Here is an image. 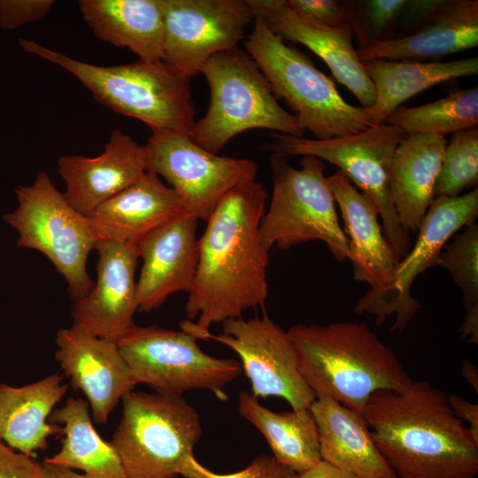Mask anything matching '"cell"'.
Here are the masks:
<instances>
[{
    "label": "cell",
    "mask_w": 478,
    "mask_h": 478,
    "mask_svg": "<svg viewBox=\"0 0 478 478\" xmlns=\"http://www.w3.org/2000/svg\"><path fill=\"white\" fill-rule=\"evenodd\" d=\"M447 141L428 134L407 135L397 147L390 165L389 192L401 227L418 232L434 200Z\"/></svg>",
    "instance_id": "d4e9b609"
},
{
    "label": "cell",
    "mask_w": 478,
    "mask_h": 478,
    "mask_svg": "<svg viewBox=\"0 0 478 478\" xmlns=\"http://www.w3.org/2000/svg\"><path fill=\"white\" fill-rule=\"evenodd\" d=\"M149 154L130 135L114 129L104 151L94 158L69 155L58 160L64 196L86 217L148 170Z\"/></svg>",
    "instance_id": "ffe728a7"
},
{
    "label": "cell",
    "mask_w": 478,
    "mask_h": 478,
    "mask_svg": "<svg viewBox=\"0 0 478 478\" xmlns=\"http://www.w3.org/2000/svg\"><path fill=\"white\" fill-rule=\"evenodd\" d=\"M113 433L127 478H177L202 436L196 409L182 395L131 391Z\"/></svg>",
    "instance_id": "52a82bcc"
},
{
    "label": "cell",
    "mask_w": 478,
    "mask_h": 478,
    "mask_svg": "<svg viewBox=\"0 0 478 478\" xmlns=\"http://www.w3.org/2000/svg\"><path fill=\"white\" fill-rule=\"evenodd\" d=\"M53 0H0V28L14 30L44 19Z\"/></svg>",
    "instance_id": "e575fe53"
},
{
    "label": "cell",
    "mask_w": 478,
    "mask_h": 478,
    "mask_svg": "<svg viewBox=\"0 0 478 478\" xmlns=\"http://www.w3.org/2000/svg\"><path fill=\"white\" fill-rule=\"evenodd\" d=\"M162 62L191 79L212 56L238 48L256 16L247 0H162Z\"/></svg>",
    "instance_id": "5bb4252c"
},
{
    "label": "cell",
    "mask_w": 478,
    "mask_h": 478,
    "mask_svg": "<svg viewBox=\"0 0 478 478\" xmlns=\"http://www.w3.org/2000/svg\"><path fill=\"white\" fill-rule=\"evenodd\" d=\"M407 135L445 136L478 125L477 87L458 90L449 96L416 107L396 109L386 120Z\"/></svg>",
    "instance_id": "4dcf8cb0"
},
{
    "label": "cell",
    "mask_w": 478,
    "mask_h": 478,
    "mask_svg": "<svg viewBox=\"0 0 478 478\" xmlns=\"http://www.w3.org/2000/svg\"><path fill=\"white\" fill-rule=\"evenodd\" d=\"M117 345L135 382L158 393L205 389L225 400L224 389L243 372L239 361L208 355L197 338L182 329L135 325Z\"/></svg>",
    "instance_id": "8fae6325"
},
{
    "label": "cell",
    "mask_w": 478,
    "mask_h": 478,
    "mask_svg": "<svg viewBox=\"0 0 478 478\" xmlns=\"http://www.w3.org/2000/svg\"><path fill=\"white\" fill-rule=\"evenodd\" d=\"M461 375L474 389L475 394H478V369L477 367L467 359H464L461 362Z\"/></svg>",
    "instance_id": "7bdbcfd3"
},
{
    "label": "cell",
    "mask_w": 478,
    "mask_h": 478,
    "mask_svg": "<svg viewBox=\"0 0 478 478\" xmlns=\"http://www.w3.org/2000/svg\"><path fill=\"white\" fill-rule=\"evenodd\" d=\"M0 478H42V466L32 456L16 452L0 440Z\"/></svg>",
    "instance_id": "8d00e7d4"
},
{
    "label": "cell",
    "mask_w": 478,
    "mask_h": 478,
    "mask_svg": "<svg viewBox=\"0 0 478 478\" xmlns=\"http://www.w3.org/2000/svg\"><path fill=\"white\" fill-rule=\"evenodd\" d=\"M95 250L98 252L96 281L87 295L74 301L73 325L117 343L135 325L137 246L98 239Z\"/></svg>",
    "instance_id": "2e32d148"
},
{
    "label": "cell",
    "mask_w": 478,
    "mask_h": 478,
    "mask_svg": "<svg viewBox=\"0 0 478 478\" xmlns=\"http://www.w3.org/2000/svg\"><path fill=\"white\" fill-rule=\"evenodd\" d=\"M198 220L186 212L143 236L137 243L143 266L137 281L138 311L159 307L173 293L189 292L198 263Z\"/></svg>",
    "instance_id": "ac0fdd59"
},
{
    "label": "cell",
    "mask_w": 478,
    "mask_h": 478,
    "mask_svg": "<svg viewBox=\"0 0 478 478\" xmlns=\"http://www.w3.org/2000/svg\"><path fill=\"white\" fill-rule=\"evenodd\" d=\"M297 478H355L321 460L313 467L297 474Z\"/></svg>",
    "instance_id": "60d3db41"
},
{
    "label": "cell",
    "mask_w": 478,
    "mask_h": 478,
    "mask_svg": "<svg viewBox=\"0 0 478 478\" xmlns=\"http://www.w3.org/2000/svg\"><path fill=\"white\" fill-rule=\"evenodd\" d=\"M445 0H411L403 10L405 19L411 24H424L443 5Z\"/></svg>",
    "instance_id": "f35d334b"
},
{
    "label": "cell",
    "mask_w": 478,
    "mask_h": 478,
    "mask_svg": "<svg viewBox=\"0 0 478 478\" xmlns=\"http://www.w3.org/2000/svg\"><path fill=\"white\" fill-rule=\"evenodd\" d=\"M478 183V128L453 133L446 145L435 197H455Z\"/></svg>",
    "instance_id": "d6a6232c"
},
{
    "label": "cell",
    "mask_w": 478,
    "mask_h": 478,
    "mask_svg": "<svg viewBox=\"0 0 478 478\" xmlns=\"http://www.w3.org/2000/svg\"><path fill=\"white\" fill-rule=\"evenodd\" d=\"M89 411L88 402L72 397L52 411L49 421L61 427L62 445L43 461L81 470L90 478H127L112 443L94 428Z\"/></svg>",
    "instance_id": "f546056e"
},
{
    "label": "cell",
    "mask_w": 478,
    "mask_h": 478,
    "mask_svg": "<svg viewBox=\"0 0 478 478\" xmlns=\"http://www.w3.org/2000/svg\"><path fill=\"white\" fill-rule=\"evenodd\" d=\"M146 147L148 170L165 179L198 220L207 221L228 191L257 176L255 161L212 153L188 134H152Z\"/></svg>",
    "instance_id": "4fadbf2b"
},
{
    "label": "cell",
    "mask_w": 478,
    "mask_h": 478,
    "mask_svg": "<svg viewBox=\"0 0 478 478\" xmlns=\"http://www.w3.org/2000/svg\"><path fill=\"white\" fill-rule=\"evenodd\" d=\"M327 179L344 222L353 277L367 283L368 290H380L392 277L399 260L383 235L377 207L340 170Z\"/></svg>",
    "instance_id": "7402d4cb"
},
{
    "label": "cell",
    "mask_w": 478,
    "mask_h": 478,
    "mask_svg": "<svg viewBox=\"0 0 478 478\" xmlns=\"http://www.w3.org/2000/svg\"><path fill=\"white\" fill-rule=\"evenodd\" d=\"M247 1L255 16L274 34L306 46L320 57L361 107L368 109L374 104V87L354 49L350 23L335 27L316 24L292 12L285 0Z\"/></svg>",
    "instance_id": "d6986e66"
},
{
    "label": "cell",
    "mask_w": 478,
    "mask_h": 478,
    "mask_svg": "<svg viewBox=\"0 0 478 478\" xmlns=\"http://www.w3.org/2000/svg\"><path fill=\"white\" fill-rule=\"evenodd\" d=\"M184 478H297V474L279 463L273 456L261 454L241 471L230 474L215 473L189 456L179 470Z\"/></svg>",
    "instance_id": "836d02e7"
},
{
    "label": "cell",
    "mask_w": 478,
    "mask_h": 478,
    "mask_svg": "<svg viewBox=\"0 0 478 478\" xmlns=\"http://www.w3.org/2000/svg\"><path fill=\"white\" fill-rule=\"evenodd\" d=\"M288 332L316 397L364 414L374 392L404 390L413 382L397 354L366 323L297 324Z\"/></svg>",
    "instance_id": "3957f363"
},
{
    "label": "cell",
    "mask_w": 478,
    "mask_h": 478,
    "mask_svg": "<svg viewBox=\"0 0 478 478\" xmlns=\"http://www.w3.org/2000/svg\"><path fill=\"white\" fill-rule=\"evenodd\" d=\"M296 14L326 27H340L350 23V16L335 0H285Z\"/></svg>",
    "instance_id": "d590c367"
},
{
    "label": "cell",
    "mask_w": 478,
    "mask_h": 478,
    "mask_svg": "<svg viewBox=\"0 0 478 478\" xmlns=\"http://www.w3.org/2000/svg\"><path fill=\"white\" fill-rule=\"evenodd\" d=\"M269 163L273 194L259 224L265 247L289 250L319 240L326 243L335 260L349 259V240L340 227L323 161L304 156L300 168H295L287 158L270 155Z\"/></svg>",
    "instance_id": "ba28073f"
},
{
    "label": "cell",
    "mask_w": 478,
    "mask_h": 478,
    "mask_svg": "<svg viewBox=\"0 0 478 478\" xmlns=\"http://www.w3.org/2000/svg\"><path fill=\"white\" fill-rule=\"evenodd\" d=\"M244 45L275 97L285 102L315 139L342 137L372 126L365 108L347 103L333 80L299 49L285 43L261 19L256 17Z\"/></svg>",
    "instance_id": "5b68a950"
},
{
    "label": "cell",
    "mask_w": 478,
    "mask_h": 478,
    "mask_svg": "<svg viewBox=\"0 0 478 478\" xmlns=\"http://www.w3.org/2000/svg\"><path fill=\"white\" fill-rule=\"evenodd\" d=\"M56 361L73 389L87 397L94 420L105 424L120 401L137 385L117 343L76 325L56 336Z\"/></svg>",
    "instance_id": "e0dca14e"
},
{
    "label": "cell",
    "mask_w": 478,
    "mask_h": 478,
    "mask_svg": "<svg viewBox=\"0 0 478 478\" xmlns=\"http://www.w3.org/2000/svg\"><path fill=\"white\" fill-rule=\"evenodd\" d=\"M42 478H90L84 474H80L73 469L51 465L46 462L41 464Z\"/></svg>",
    "instance_id": "b9f144b4"
},
{
    "label": "cell",
    "mask_w": 478,
    "mask_h": 478,
    "mask_svg": "<svg viewBox=\"0 0 478 478\" xmlns=\"http://www.w3.org/2000/svg\"><path fill=\"white\" fill-rule=\"evenodd\" d=\"M19 43L24 51L70 73L100 104L143 122L152 134L190 135L196 121L191 79L162 61L137 60L101 66L73 58L34 40L20 38Z\"/></svg>",
    "instance_id": "277c9868"
},
{
    "label": "cell",
    "mask_w": 478,
    "mask_h": 478,
    "mask_svg": "<svg viewBox=\"0 0 478 478\" xmlns=\"http://www.w3.org/2000/svg\"><path fill=\"white\" fill-rule=\"evenodd\" d=\"M407 135L391 124L370 126L365 130L326 140L274 133V141L262 150L284 158L312 156L336 166L377 207L386 239L398 258L412 246L410 234L400 226L389 192V171L394 152Z\"/></svg>",
    "instance_id": "30bf717a"
},
{
    "label": "cell",
    "mask_w": 478,
    "mask_h": 478,
    "mask_svg": "<svg viewBox=\"0 0 478 478\" xmlns=\"http://www.w3.org/2000/svg\"><path fill=\"white\" fill-rule=\"evenodd\" d=\"M240 415L265 437L273 457L296 474L320 463L319 433L310 408L274 412L247 391L238 395Z\"/></svg>",
    "instance_id": "f1b7e54d"
},
{
    "label": "cell",
    "mask_w": 478,
    "mask_h": 478,
    "mask_svg": "<svg viewBox=\"0 0 478 478\" xmlns=\"http://www.w3.org/2000/svg\"><path fill=\"white\" fill-rule=\"evenodd\" d=\"M449 405L454 415L462 422H466L474 440L478 442V405L469 402L457 394L448 397Z\"/></svg>",
    "instance_id": "ab89813d"
},
{
    "label": "cell",
    "mask_w": 478,
    "mask_h": 478,
    "mask_svg": "<svg viewBox=\"0 0 478 478\" xmlns=\"http://www.w3.org/2000/svg\"><path fill=\"white\" fill-rule=\"evenodd\" d=\"M309 408L323 461L355 478H398L376 447L363 413L326 397H316Z\"/></svg>",
    "instance_id": "cb8c5ba5"
},
{
    "label": "cell",
    "mask_w": 478,
    "mask_h": 478,
    "mask_svg": "<svg viewBox=\"0 0 478 478\" xmlns=\"http://www.w3.org/2000/svg\"><path fill=\"white\" fill-rule=\"evenodd\" d=\"M478 1L446 0L417 32L395 39H375L357 50L361 61L437 58L476 47Z\"/></svg>",
    "instance_id": "603a6c76"
},
{
    "label": "cell",
    "mask_w": 478,
    "mask_h": 478,
    "mask_svg": "<svg viewBox=\"0 0 478 478\" xmlns=\"http://www.w3.org/2000/svg\"><path fill=\"white\" fill-rule=\"evenodd\" d=\"M406 0H369L366 11L375 35L382 34L403 12Z\"/></svg>",
    "instance_id": "74e56055"
},
{
    "label": "cell",
    "mask_w": 478,
    "mask_h": 478,
    "mask_svg": "<svg viewBox=\"0 0 478 478\" xmlns=\"http://www.w3.org/2000/svg\"><path fill=\"white\" fill-rule=\"evenodd\" d=\"M267 193L250 180L228 191L198 238V263L181 328L204 339L210 328L265 308L269 255L259 235Z\"/></svg>",
    "instance_id": "6da1fadb"
},
{
    "label": "cell",
    "mask_w": 478,
    "mask_h": 478,
    "mask_svg": "<svg viewBox=\"0 0 478 478\" xmlns=\"http://www.w3.org/2000/svg\"><path fill=\"white\" fill-rule=\"evenodd\" d=\"M375 90L366 109L372 126L380 125L408 98L444 81L478 73L477 57L448 62L374 59L362 61Z\"/></svg>",
    "instance_id": "83f0119b"
},
{
    "label": "cell",
    "mask_w": 478,
    "mask_h": 478,
    "mask_svg": "<svg viewBox=\"0 0 478 478\" xmlns=\"http://www.w3.org/2000/svg\"><path fill=\"white\" fill-rule=\"evenodd\" d=\"M200 73L209 86L210 103L189 135L200 147L218 154L235 136L255 128L304 137L306 131L293 113L279 104L267 79L247 51L237 48L218 53Z\"/></svg>",
    "instance_id": "8992f818"
},
{
    "label": "cell",
    "mask_w": 478,
    "mask_h": 478,
    "mask_svg": "<svg viewBox=\"0 0 478 478\" xmlns=\"http://www.w3.org/2000/svg\"><path fill=\"white\" fill-rule=\"evenodd\" d=\"M79 8L98 40L127 48L138 60L162 61V0H81Z\"/></svg>",
    "instance_id": "484cf974"
},
{
    "label": "cell",
    "mask_w": 478,
    "mask_h": 478,
    "mask_svg": "<svg viewBox=\"0 0 478 478\" xmlns=\"http://www.w3.org/2000/svg\"><path fill=\"white\" fill-rule=\"evenodd\" d=\"M447 269L463 293L466 310L459 332L469 344H478V226L475 222L442 249L437 265Z\"/></svg>",
    "instance_id": "1f68e13d"
},
{
    "label": "cell",
    "mask_w": 478,
    "mask_h": 478,
    "mask_svg": "<svg viewBox=\"0 0 478 478\" xmlns=\"http://www.w3.org/2000/svg\"><path fill=\"white\" fill-rule=\"evenodd\" d=\"M186 212L177 192L147 170L87 218L98 239L137 245L150 232Z\"/></svg>",
    "instance_id": "44dd1931"
},
{
    "label": "cell",
    "mask_w": 478,
    "mask_h": 478,
    "mask_svg": "<svg viewBox=\"0 0 478 478\" xmlns=\"http://www.w3.org/2000/svg\"><path fill=\"white\" fill-rule=\"evenodd\" d=\"M62 380L56 373L21 387L0 383V440L28 456L47 449L49 437L61 435L49 417L68 390Z\"/></svg>",
    "instance_id": "4316f807"
},
{
    "label": "cell",
    "mask_w": 478,
    "mask_h": 478,
    "mask_svg": "<svg viewBox=\"0 0 478 478\" xmlns=\"http://www.w3.org/2000/svg\"><path fill=\"white\" fill-rule=\"evenodd\" d=\"M213 339L233 350L250 381L256 397L283 398L292 410L309 408L316 396L304 379L289 332L264 312L262 317H242L222 322V333Z\"/></svg>",
    "instance_id": "9a60e30c"
},
{
    "label": "cell",
    "mask_w": 478,
    "mask_h": 478,
    "mask_svg": "<svg viewBox=\"0 0 478 478\" xmlns=\"http://www.w3.org/2000/svg\"><path fill=\"white\" fill-rule=\"evenodd\" d=\"M478 217V189L455 197H436L418 230L415 243L398 261L388 283L380 290H367L355 304L356 314L366 313L382 324L389 316L395 320L391 332L402 333L420 310L412 297V282L421 273L437 265L446 242Z\"/></svg>",
    "instance_id": "7c38bea8"
},
{
    "label": "cell",
    "mask_w": 478,
    "mask_h": 478,
    "mask_svg": "<svg viewBox=\"0 0 478 478\" xmlns=\"http://www.w3.org/2000/svg\"><path fill=\"white\" fill-rule=\"evenodd\" d=\"M364 416L373 440L398 478H475L478 442L427 381L379 390Z\"/></svg>",
    "instance_id": "7a4b0ae2"
},
{
    "label": "cell",
    "mask_w": 478,
    "mask_h": 478,
    "mask_svg": "<svg viewBox=\"0 0 478 478\" xmlns=\"http://www.w3.org/2000/svg\"><path fill=\"white\" fill-rule=\"evenodd\" d=\"M18 207L4 220L19 234L17 245L42 253L64 277L73 301L87 295L94 281L87 259L98 237L88 218L75 210L45 171L33 184L16 189Z\"/></svg>",
    "instance_id": "9c48e42d"
}]
</instances>
